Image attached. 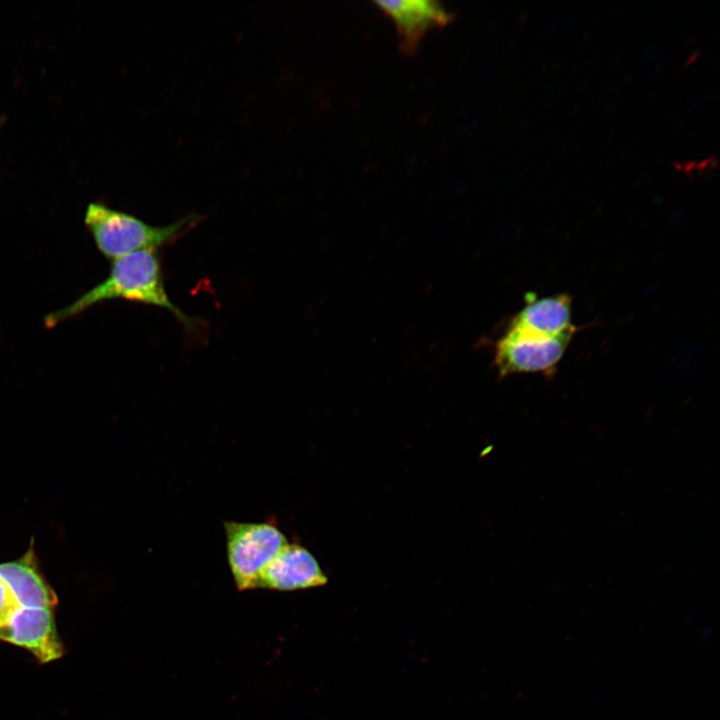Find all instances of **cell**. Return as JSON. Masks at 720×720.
<instances>
[{
  "instance_id": "obj_1",
  "label": "cell",
  "mask_w": 720,
  "mask_h": 720,
  "mask_svg": "<svg viewBox=\"0 0 720 720\" xmlns=\"http://www.w3.org/2000/svg\"><path fill=\"white\" fill-rule=\"evenodd\" d=\"M112 261L104 281L67 307L50 314L46 324L53 326L102 301L124 299L166 309L187 328L196 326L198 321L170 300L157 250H140Z\"/></svg>"
},
{
  "instance_id": "obj_2",
  "label": "cell",
  "mask_w": 720,
  "mask_h": 720,
  "mask_svg": "<svg viewBox=\"0 0 720 720\" xmlns=\"http://www.w3.org/2000/svg\"><path fill=\"white\" fill-rule=\"evenodd\" d=\"M200 220V215L189 214L167 225L153 226L99 202L88 205L84 218L98 249L111 260L140 250H157L174 242Z\"/></svg>"
},
{
  "instance_id": "obj_3",
  "label": "cell",
  "mask_w": 720,
  "mask_h": 720,
  "mask_svg": "<svg viewBox=\"0 0 720 720\" xmlns=\"http://www.w3.org/2000/svg\"><path fill=\"white\" fill-rule=\"evenodd\" d=\"M227 557L236 587L240 591L258 588L266 566L288 543L272 522H224Z\"/></svg>"
},
{
  "instance_id": "obj_4",
  "label": "cell",
  "mask_w": 720,
  "mask_h": 720,
  "mask_svg": "<svg viewBox=\"0 0 720 720\" xmlns=\"http://www.w3.org/2000/svg\"><path fill=\"white\" fill-rule=\"evenodd\" d=\"M573 335L574 332H570L557 337H544L508 327L496 345L495 364L499 374L552 375Z\"/></svg>"
},
{
  "instance_id": "obj_5",
  "label": "cell",
  "mask_w": 720,
  "mask_h": 720,
  "mask_svg": "<svg viewBox=\"0 0 720 720\" xmlns=\"http://www.w3.org/2000/svg\"><path fill=\"white\" fill-rule=\"evenodd\" d=\"M0 639L29 650L41 663L63 654L52 608L20 607L0 629Z\"/></svg>"
},
{
  "instance_id": "obj_6",
  "label": "cell",
  "mask_w": 720,
  "mask_h": 720,
  "mask_svg": "<svg viewBox=\"0 0 720 720\" xmlns=\"http://www.w3.org/2000/svg\"><path fill=\"white\" fill-rule=\"evenodd\" d=\"M328 578L305 547L287 543L263 570L258 588L294 591L323 586Z\"/></svg>"
},
{
  "instance_id": "obj_7",
  "label": "cell",
  "mask_w": 720,
  "mask_h": 720,
  "mask_svg": "<svg viewBox=\"0 0 720 720\" xmlns=\"http://www.w3.org/2000/svg\"><path fill=\"white\" fill-rule=\"evenodd\" d=\"M374 3L394 22L400 46L407 54L415 52L427 31L448 24L453 17L440 2L433 0H381Z\"/></svg>"
},
{
  "instance_id": "obj_8",
  "label": "cell",
  "mask_w": 720,
  "mask_h": 720,
  "mask_svg": "<svg viewBox=\"0 0 720 720\" xmlns=\"http://www.w3.org/2000/svg\"><path fill=\"white\" fill-rule=\"evenodd\" d=\"M525 301L509 328L544 337L576 332L572 323V300L568 294L538 298L529 293Z\"/></svg>"
},
{
  "instance_id": "obj_9",
  "label": "cell",
  "mask_w": 720,
  "mask_h": 720,
  "mask_svg": "<svg viewBox=\"0 0 720 720\" xmlns=\"http://www.w3.org/2000/svg\"><path fill=\"white\" fill-rule=\"evenodd\" d=\"M0 578L21 607L53 609L58 602L54 590L40 572L33 544L20 558L0 564Z\"/></svg>"
},
{
  "instance_id": "obj_10",
  "label": "cell",
  "mask_w": 720,
  "mask_h": 720,
  "mask_svg": "<svg viewBox=\"0 0 720 720\" xmlns=\"http://www.w3.org/2000/svg\"><path fill=\"white\" fill-rule=\"evenodd\" d=\"M20 607L9 587L0 578V629L9 622Z\"/></svg>"
},
{
  "instance_id": "obj_11",
  "label": "cell",
  "mask_w": 720,
  "mask_h": 720,
  "mask_svg": "<svg viewBox=\"0 0 720 720\" xmlns=\"http://www.w3.org/2000/svg\"><path fill=\"white\" fill-rule=\"evenodd\" d=\"M5 120H6V117L3 116V115H0V128H1L2 125L4 124Z\"/></svg>"
}]
</instances>
